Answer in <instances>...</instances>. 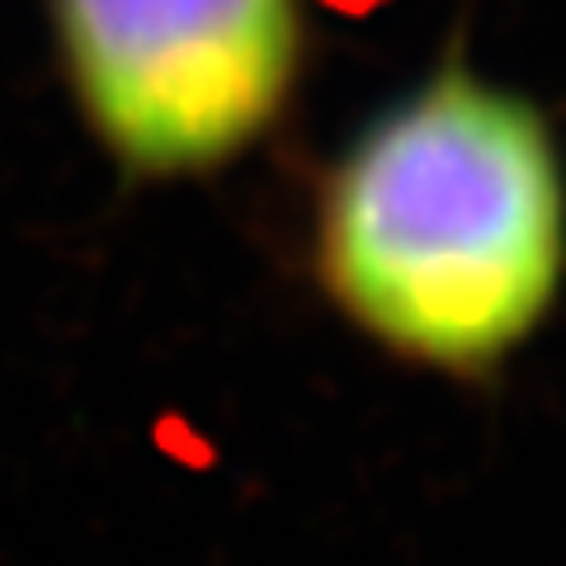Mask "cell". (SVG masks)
Returning <instances> with one entry per match:
<instances>
[{
    "label": "cell",
    "mask_w": 566,
    "mask_h": 566,
    "mask_svg": "<svg viewBox=\"0 0 566 566\" xmlns=\"http://www.w3.org/2000/svg\"><path fill=\"white\" fill-rule=\"evenodd\" d=\"M316 264L406 359L453 374L505 359L566 279V161L547 118L468 66L434 71L331 170Z\"/></svg>",
    "instance_id": "1"
},
{
    "label": "cell",
    "mask_w": 566,
    "mask_h": 566,
    "mask_svg": "<svg viewBox=\"0 0 566 566\" xmlns=\"http://www.w3.org/2000/svg\"><path fill=\"white\" fill-rule=\"evenodd\" d=\"M71 99L133 175H199L283 114L303 0H48Z\"/></svg>",
    "instance_id": "2"
}]
</instances>
